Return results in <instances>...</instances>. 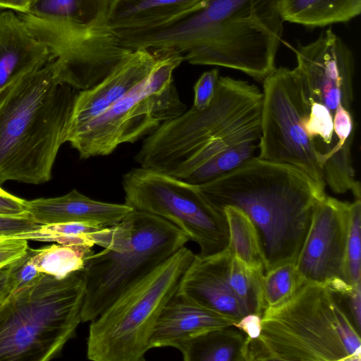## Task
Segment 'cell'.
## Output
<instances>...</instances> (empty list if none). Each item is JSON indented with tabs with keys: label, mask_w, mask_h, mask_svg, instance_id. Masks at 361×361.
Returning <instances> with one entry per match:
<instances>
[{
	"label": "cell",
	"mask_w": 361,
	"mask_h": 361,
	"mask_svg": "<svg viewBox=\"0 0 361 361\" xmlns=\"http://www.w3.org/2000/svg\"><path fill=\"white\" fill-rule=\"evenodd\" d=\"M280 0H207L157 30L123 39L131 49H172L194 65L240 71L263 82L275 68L283 31Z\"/></svg>",
	"instance_id": "6da1fadb"
},
{
	"label": "cell",
	"mask_w": 361,
	"mask_h": 361,
	"mask_svg": "<svg viewBox=\"0 0 361 361\" xmlns=\"http://www.w3.org/2000/svg\"><path fill=\"white\" fill-rule=\"evenodd\" d=\"M196 186L219 212L230 205L249 216L260 238L264 272L296 261L314 207L326 196L325 187L303 171L255 156L233 171Z\"/></svg>",
	"instance_id": "7a4b0ae2"
},
{
	"label": "cell",
	"mask_w": 361,
	"mask_h": 361,
	"mask_svg": "<svg viewBox=\"0 0 361 361\" xmlns=\"http://www.w3.org/2000/svg\"><path fill=\"white\" fill-rule=\"evenodd\" d=\"M79 92L56 80L51 61L1 92L0 185L8 180L41 184L51 178Z\"/></svg>",
	"instance_id": "3957f363"
},
{
	"label": "cell",
	"mask_w": 361,
	"mask_h": 361,
	"mask_svg": "<svg viewBox=\"0 0 361 361\" xmlns=\"http://www.w3.org/2000/svg\"><path fill=\"white\" fill-rule=\"evenodd\" d=\"M259 360L360 361V335L326 284L305 283L266 308L259 336L247 338V361Z\"/></svg>",
	"instance_id": "277c9868"
},
{
	"label": "cell",
	"mask_w": 361,
	"mask_h": 361,
	"mask_svg": "<svg viewBox=\"0 0 361 361\" xmlns=\"http://www.w3.org/2000/svg\"><path fill=\"white\" fill-rule=\"evenodd\" d=\"M92 238L94 245L104 249L92 254L85 264L82 322L94 319L190 240L171 222L135 209L121 222L94 231Z\"/></svg>",
	"instance_id": "5b68a950"
},
{
	"label": "cell",
	"mask_w": 361,
	"mask_h": 361,
	"mask_svg": "<svg viewBox=\"0 0 361 361\" xmlns=\"http://www.w3.org/2000/svg\"><path fill=\"white\" fill-rule=\"evenodd\" d=\"M86 290L85 269L64 279L42 274L0 302V361H47L75 336Z\"/></svg>",
	"instance_id": "8992f818"
},
{
	"label": "cell",
	"mask_w": 361,
	"mask_h": 361,
	"mask_svg": "<svg viewBox=\"0 0 361 361\" xmlns=\"http://www.w3.org/2000/svg\"><path fill=\"white\" fill-rule=\"evenodd\" d=\"M262 98L256 85L219 76L207 108L192 106L161 123L144 140L135 160L140 167L173 176L209 143L241 130L261 129Z\"/></svg>",
	"instance_id": "52a82bcc"
},
{
	"label": "cell",
	"mask_w": 361,
	"mask_h": 361,
	"mask_svg": "<svg viewBox=\"0 0 361 361\" xmlns=\"http://www.w3.org/2000/svg\"><path fill=\"white\" fill-rule=\"evenodd\" d=\"M195 255L188 247H181L92 320L87 357L93 361L145 360L154 326Z\"/></svg>",
	"instance_id": "ba28073f"
},
{
	"label": "cell",
	"mask_w": 361,
	"mask_h": 361,
	"mask_svg": "<svg viewBox=\"0 0 361 361\" xmlns=\"http://www.w3.org/2000/svg\"><path fill=\"white\" fill-rule=\"evenodd\" d=\"M149 75L102 114L68 133L81 159L106 156L120 145L133 143L164 122L187 110L173 82V71L184 61L172 49L153 51Z\"/></svg>",
	"instance_id": "9c48e42d"
},
{
	"label": "cell",
	"mask_w": 361,
	"mask_h": 361,
	"mask_svg": "<svg viewBox=\"0 0 361 361\" xmlns=\"http://www.w3.org/2000/svg\"><path fill=\"white\" fill-rule=\"evenodd\" d=\"M114 0H37L18 13L52 59L72 69L92 72L123 60L130 52L111 30Z\"/></svg>",
	"instance_id": "30bf717a"
},
{
	"label": "cell",
	"mask_w": 361,
	"mask_h": 361,
	"mask_svg": "<svg viewBox=\"0 0 361 361\" xmlns=\"http://www.w3.org/2000/svg\"><path fill=\"white\" fill-rule=\"evenodd\" d=\"M122 186L126 204L173 224L199 245L200 255H214L228 247L224 214L201 195L196 185L139 167L123 175Z\"/></svg>",
	"instance_id": "8fae6325"
},
{
	"label": "cell",
	"mask_w": 361,
	"mask_h": 361,
	"mask_svg": "<svg viewBox=\"0 0 361 361\" xmlns=\"http://www.w3.org/2000/svg\"><path fill=\"white\" fill-rule=\"evenodd\" d=\"M262 83L257 157L295 166L325 187L314 142L305 128L310 102L298 71L275 67Z\"/></svg>",
	"instance_id": "7c38bea8"
},
{
	"label": "cell",
	"mask_w": 361,
	"mask_h": 361,
	"mask_svg": "<svg viewBox=\"0 0 361 361\" xmlns=\"http://www.w3.org/2000/svg\"><path fill=\"white\" fill-rule=\"evenodd\" d=\"M293 50L310 101L324 105L333 115L340 104L351 110L355 59L344 42L329 28Z\"/></svg>",
	"instance_id": "4fadbf2b"
},
{
	"label": "cell",
	"mask_w": 361,
	"mask_h": 361,
	"mask_svg": "<svg viewBox=\"0 0 361 361\" xmlns=\"http://www.w3.org/2000/svg\"><path fill=\"white\" fill-rule=\"evenodd\" d=\"M350 202L326 196L316 204L295 261L300 284L345 281V247Z\"/></svg>",
	"instance_id": "5bb4252c"
},
{
	"label": "cell",
	"mask_w": 361,
	"mask_h": 361,
	"mask_svg": "<svg viewBox=\"0 0 361 361\" xmlns=\"http://www.w3.org/2000/svg\"><path fill=\"white\" fill-rule=\"evenodd\" d=\"M231 252L195 255L182 276L176 295L236 321L248 314L232 290L227 278Z\"/></svg>",
	"instance_id": "9a60e30c"
},
{
	"label": "cell",
	"mask_w": 361,
	"mask_h": 361,
	"mask_svg": "<svg viewBox=\"0 0 361 361\" xmlns=\"http://www.w3.org/2000/svg\"><path fill=\"white\" fill-rule=\"evenodd\" d=\"M156 59L154 53L149 50L134 49L98 85L80 91L74 104L68 133L102 114L142 82L152 71Z\"/></svg>",
	"instance_id": "2e32d148"
},
{
	"label": "cell",
	"mask_w": 361,
	"mask_h": 361,
	"mask_svg": "<svg viewBox=\"0 0 361 361\" xmlns=\"http://www.w3.org/2000/svg\"><path fill=\"white\" fill-rule=\"evenodd\" d=\"M25 209L29 217L42 225L87 222L103 227L121 222L133 210L125 203L91 199L75 189L60 197L25 200Z\"/></svg>",
	"instance_id": "e0dca14e"
},
{
	"label": "cell",
	"mask_w": 361,
	"mask_h": 361,
	"mask_svg": "<svg viewBox=\"0 0 361 361\" xmlns=\"http://www.w3.org/2000/svg\"><path fill=\"white\" fill-rule=\"evenodd\" d=\"M51 61L47 47L11 11L0 12V93L21 76Z\"/></svg>",
	"instance_id": "ac0fdd59"
},
{
	"label": "cell",
	"mask_w": 361,
	"mask_h": 361,
	"mask_svg": "<svg viewBox=\"0 0 361 361\" xmlns=\"http://www.w3.org/2000/svg\"><path fill=\"white\" fill-rule=\"evenodd\" d=\"M207 0H114L109 26L118 38L166 27L202 8Z\"/></svg>",
	"instance_id": "d6986e66"
},
{
	"label": "cell",
	"mask_w": 361,
	"mask_h": 361,
	"mask_svg": "<svg viewBox=\"0 0 361 361\" xmlns=\"http://www.w3.org/2000/svg\"><path fill=\"white\" fill-rule=\"evenodd\" d=\"M236 321L175 295L161 310L152 331L149 348H176L210 329L233 326Z\"/></svg>",
	"instance_id": "ffe728a7"
},
{
	"label": "cell",
	"mask_w": 361,
	"mask_h": 361,
	"mask_svg": "<svg viewBox=\"0 0 361 361\" xmlns=\"http://www.w3.org/2000/svg\"><path fill=\"white\" fill-rule=\"evenodd\" d=\"M247 336L234 326L210 329L175 348L185 361H247Z\"/></svg>",
	"instance_id": "44dd1931"
},
{
	"label": "cell",
	"mask_w": 361,
	"mask_h": 361,
	"mask_svg": "<svg viewBox=\"0 0 361 361\" xmlns=\"http://www.w3.org/2000/svg\"><path fill=\"white\" fill-rule=\"evenodd\" d=\"M283 21L307 27L347 23L361 12V0H280Z\"/></svg>",
	"instance_id": "7402d4cb"
},
{
	"label": "cell",
	"mask_w": 361,
	"mask_h": 361,
	"mask_svg": "<svg viewBox=\"0 0 361 361\" xmlns=\"http://www.w3.org/2000/svg\"><path fill=\"white\" fill-rule=\"evenodd\" d=\"M258 141L234 140L216 146L206 159L183 180L200 185L236 169L254 157Z\"/></svg>",
	"instance_id": "603a6c76"
},
{
	"label": "cell",
	"mask_w": 361,
	"mask_h": 361,
	"mask_svg": "<svg viewBox=\"0 0 361 361\" xmlns=\"http://www.w3.org/2000/svg\"><path fill=\"white\" fill-rule=\"evenodd\" d=\"M222 211L228 228V250L247 266L264 270L261 241L253 222L238 207L228 205Z\"/></svg>",
	"instance_id": "cb8c5ba5"
},
{
	"label": "cell",
	"mask_w": 361,
	"mask_h": 361,
	"mask_svg": "<svg viewBox=\"0 0 361 361\" xmlns=\"http://www.w3.org/2000/svg\"><path fill=\"white\" fill-rule=\"evenodd\" d=\"M92 248L54 244L40 249L29 247L28 252L40 273L62 279L85 269L87 258L94 253Z\"/></svg>",
	"instance_id": "d4e9b609"
},
{
	"label": "cell",
	"mask_w": 361,
	"mask_h": 361,
	"mask_svg": "<svg viewBox=\"0 0 361 361\" xmlns=\"http://www.w3.org/2000/svg\"><path fill=\"white\" fill-rule=\"evenodd\" d=\"M264 275V270L247 266L231 252L227 267L228 281L248 313L262 315L265 310L262 296Z\"/></svg>",
	"instance_id": "484cf974"
},
{
	"label": "cell",
	"mask_w": 361,
	"mask_h": 361,
	"mask_svg": "<svg viewBox=\"0 0 361 361\" xmlns=\"http://www.w3.org/2000/svg\"><path fill=\"white\" fill-rule=\"evenodd\" d=\"M104 228L87 222H66L41 225L35 231L20 233L16 238L44 242H54L63 245L92 247V233Z\"/></svg>",
	"instance_id": "4316f807"
},
{
	"label": "cell",
	"mask_w": 361,
	"mask_h": 361,
	"mask_svg": "<svg viewBox=\"0 0 361 361\" xmlns=\"http://www.w3.org/2000/svg\"><path fill=\"white\" fill-rule=\"evenodd\" d=\"M301 286L295 262L284 263L265 272L262 281V296L265 309L283 304Z\"/></svg>",
	"instance_id": "83f0119b"
},
{
	"label": "cell",
	"mask_w": 361,
	"mask_h": 361,
	"mask_svg": "<svg viewBox=\"0 0 361 361\" xmlns=\"http://www.w3.org/2000/svg\"><path fill=\"white\" fill-rule=\"evenodd\" d=\"M361 200L350 202L345 247V281L350 284L361 281Z\"/></svg>",
	"instance_id": "f1b7e54d"
},
{
	"label": "cell",
	"mask_w": 361,
	"mask_h": 361,
	"mask_svg": "<svg viewBox=\"0 0 361 361\" xmlns=\"http://www.w3.org/2000/svg\"><path fill=\"white\" fill-rule=\"evenodd\" d=\"M326 284L338 295L355 328L360 334L361 281L350 284L342 279H336Z\"/></svg>",
	"instance_id": "f546056e"
},
{
	"label": "cell",
	"mask_w": 361,
	"mask_h": 361,
	"mask_svg": "<svg viewBox=\"0 0 361 361\" xmlns=\"http://www.w3.org/2000/svg\"><path fill=\"white\" fill-rule=\"evenodd\" d=\"M219 78L217 69L206 71L200 77L194 87L192 106L197 110H203L210 104L216 93Z\"/></svg>",
	"instance_id": "4dcf8cb0"
},
{
	"label": "cell",
	"mask_w": 361,
	"mask_h": 361,
	"mask_svg": "<svg viewBox=\"0 0 361 361\" xmlns=\"http://www.w3.org/2000/svg\"><path fill=\"white\" fill-rule=\"evenodd\" d=\"M28 248L26 239L16 237L0 238V269L24 257Z\"/></svg>",
	"instance_id": "1f68e13d"
},
{
	"label": "cell",
	"mask_w": 361,
	"mask_h": 361,
	"mask_svg": "<svg viewBox=\"0 0 361 361\" xmlns=\"http://www.w3.org/2000/svg\"><path fill=\"white\" fill-rule=\"evenodd\" d=\"M334 133L341 145L353 143L354 132V121L351 110L338 105L334 114Z\"/></svg>",
	"instance_id": "d6a6232c"
},
{
	"label": "cell",
	"mask_w": 361,
	"mask_h": 361,
	"mask_svg": "<svg viewBox=\"0 0 361 361\" xmlns=\"http://www.w3.org/2000/svg\"><path fill=\"white\" fill-rule=\"evenodd\" d=\"M42 224L33 221L29 216H0V238L35 231Z\"/></svg>",
	"instance_id": "836d02e7"
},
{
	"label": "cell",
	"mask_w": 361,
	"mask_h": 361,
	"mask_svg": "<svg viewBox=\"0 0 361 361\" xmlns=\"http://www.w3.org/2000/svg\"><path fill=\"white\" fill-rule=\"evenodd\" d=\"M13 272L15 279L13 290H20L32 284L42 274L37 269L30 260L28 251L24 257L14 262Z\"/></svg>",
	"instance_id": "e575fe53"
},
{
	"label": "cell",
	"mask_w": 361,
	"mask_h": 361,
	"mask_svg": "<svg viewBox=\"0 0 361 361\" xmlns=\"http://www.w3.org/2000/svg\"><path fill=\"white\" fill-rule=\"evenodd\" d=\"M27 215L25 200L14 196L0 187V216Z\"/></svg>",
	"instance_id": "d590c367"
},
{
	"label": "cell",
	"mask_w": 361,
	"mask_h": 361,
	"mask_svg": "<svg viewBox=\"0 0 361 361\" xmlns=\"http://www.w3.org/2000/svg\"><path fill=\"white\" fill-rule=\"evenodd\" d=\"M262 316L257 313H248L233 326L243 331L247 338H257L262 331Z\"/></svg>",
	"instance_id": "8d00e7d4"
},
{
	"label": "cell",
	"mask_w": 361,
	"mask_h": 361,
	"mask_svg": "<svg viewBox=\"0 0 361 361\" xmlns=\"http://www.w3.org/2000/svg\"><path fill=\"white\" fill-rule=\"evenodd\" d=\"M14 262L0 269V302L14 289Z\"/></svg>",
	"instance_id": "74e56055"
},
{
	"label": "cell",
	"mask_w": 361,
	"mask_h": 361,
	"mask_svg": "<svg viewBox=\"0 0 361 361\" xmlns=\"http://www.w3.org/2000/svg\"><path fill=\"white\" fill-rule=\"evenodd\" d=\"M37 0H13L11 10L17 13H27Z\"/></svg>",
	"instance_id": "f35d334b"
},
{
	"label": "cell",
	"mask_w": 361,
	"mask_h": 361,
	"mask_svg": "<svg viewBox=\"0 0 361 361\" xmlns=\"http://www.w3.org/2000/svg\"><path fill=\"white\" fill-rule=\"evenodd\" d=\"M13 0H0V8H11Z\"/></svg>",
	"instance_id": "ab89813d"
},
{
	"label": "cell",
	"mask_w": 361,
	"mask_h": 361,
	"mask_svg": "<svg viewBox=\"0 0 361 361\" xmlns=\"http://www.w3.org/2000/svg\"></svg>",
	"instance_id": "60d3db41"
}]
</instances>
